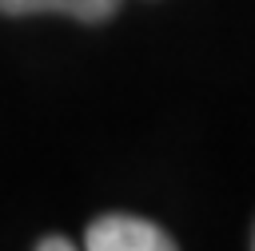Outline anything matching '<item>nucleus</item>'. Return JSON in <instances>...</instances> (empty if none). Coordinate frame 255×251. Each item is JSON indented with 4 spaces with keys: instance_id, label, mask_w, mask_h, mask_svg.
Returning a JSON list of instances; mask_svg holds the SVG:
<instances>
[{
    "instance_id": "1",
    "label": "nucleus",
    "mask_w": 255,
    "mask_h": 251,
    "mask_svg": "<svg viewBox=\"0 0 255 251\" xmlns=\"http://www.w3.org/2000/svg\"><path fill=\"white\" fill-rule=\"evenodd\" d=\"M84 247L88 251H179L163 227L139 215H100L88 227Z\"/></svg>"
},
{
    "instance_id": "2",
    "label": "nucleus",
    "mask_w": 255,
    "mask_h": 251,
    "mask_svg": "<svg viewBox=\"0 0 255 251\" xmlns=\"http://www.w3.org/2000/svg\"><path fill=\"white\" fill-rule=\"evenodd\" d=\"M120 8V0H0L4 16H36V12H60L84 24H100L112 20Z\"/></svg>"
},
{
    "instance_id": "3",
    "label": "nucleus",
    "mask_w": 255,
    "mask_h": 251,
    "mask_svg": "<svg viewBox=\"0 0 255 251\" xmlns=\"http://www.w3.org/2000/svg\"><path fill=\"white\" fill-rule=\"evenodd\" d=\"M36 251H76V247H72L64 235H48V239H40V243H36Z\"/></svg>"
}]
</instances>
